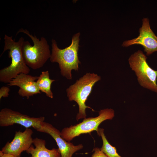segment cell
Returning <instances> with one entry per match:
<instances>
[{
    "label": "cell",
    "mask_w": 157,
    "mask_h": 157,
    "mask_svg": "<svg viewBox=\"0 0 157 157\" xmlns=\"http://www.w3.org/2000/svg\"><path fill=\"white\" fill-rule=\"evenodd\" d=\"M37 131L47 133L50 135L55 140L61 157H72L76 151L82 149L83 146L80 144L75 145L63 139L60 135V132L51 124L43 122Z\"/></svg>",
    "instance_id": "cell-10"
},
{
    "label": "cell",
    "mask_w": 157,
    "mask_h": 157,
    "mask_svg": "<svg viewBox=\"0 0 157 157\" xmlns=\"http://www.w3.org/2000/svg\"><path fill=\"white\" fill-rule=\"evenodd\" d=\"M43 116L35 117L7 108L1 109L0 111V126L6 127L18 124L26 129L32 127L36 131L41 126V123L44 121Z\"/></svg>",
    "instance_id": "cell-7"
},
{
    "label": "cell",
    "mask_w": 157,
    "mask_h": 157,
    "mask_svg": "<svg viewBox=\"0 0 157 157\" xmlns=\"http://www.w3.org/2000/svg\"><path fill=\"white\" fill-rule=\"evenodd\" d=\"M27 35L32 40V46L27 41H24L22 47V56L26 65L33 69H39L43 66L51 56L49 46L46 38L42 37L40 40L35 35H33L26 29H19L16 35L19 33Z\"/></svg>",
    "instance_id": "cell-3"
},
{
    "label": "cell",
    "mask_w": 157,
    "mask_h": 157,
    "mask_svg": "<svg viewBox=\"0 0 157 157\" xmlns=\"http://www.w3.org/2000/svg\"><path fill=\"white\" fill-rule=\"evenodd\" d=\"M46 141L38 138L33 139V144L26 151L31 157H61L58 149H49L46 147Z\"/></svg>",
    "instance_id": "cell-12"
},
{
    "label": "cell",
    "mask_w": 157,
    "mask_h": 157,
    "mask_svg": "<svg viewBox=\"0 0 157 157\" xmlns=\"http://www.w3.org/2000/svg\"><path fill=\"white\" fill-rule=\"evenodd\" d=\"M147 58L142 51L138 50L129 57V64L135 73L140 85L157 93V70L149 66Z\"/></svg>",
    "instance_id": "cell-5"
},
{
    "label": "cell",
    "mask_w": 157,
    "mask_h": 157,
    "mask_svg": "<svg viewBox=\"0 0 157 157\" xmlns=\"http://www.w3.org/2000/svg\"><path fill=\"white\" fill-rule=\"evenodd\" d=\"M100 79V76L97 74L86 73L66 89L69 100L75 101L78 105L79 111L76 117L77 121L80 119L86 118V108L94 111L91 108L86 105L85 102L94 85Z\"/></svg>",
    "instance_id": "cell-4"
},
{
    "label": "cell",
    "mask_w": 157,
    "mask_h": 157,
    "mask_svg": "<svg viewBox=\"0 0 157 157\" xmlns=\"http://www.w3.org/2000/svg\"><path fill=\"white\" fill-rule=\"evenodd\" d=\"M55 81L54 80L50 79L49 71H46L41 72L36 82L40 91L45 93L47 97L53 98V94L51 90V85Z\"/></svg>",
    "instance_id": "cell-13"
},
{
    "label": "cell",
    "mask_w": 157,
    "mask_h": 157,
    "mask_svg": "<svg viewBox=\"0 0 157 157\" xmlns=\"http://www.w3.org/2000/svg\"><path fill=\"white\" fill-rule=\"evenodd\" d=\"M94 153L92 157H108L99 148L95 147L94 148Z\"/></svg>",
    "instance_id": "cell-16"
},
{
    "label": "cell",
    "mask_w": 157,
    "mask_h": 157,
    "mask_svg": "<svg viewBox=\"0 0 157 157\" xmlns=\"http://www.w3.org/2000/svg\"><path fill=\"white\" fill-rule=\"evenodd\" d=\"M104 130L99 128L97 135L101 136L103 141V145L100 150L108 157H122L117 153L115 147L111 145L107 139L104 133Z\"/></svg>",
    "instance_id": "cell-14"
},
{
    "label": "cell",
    "mask_w": 157,
    "mask_h": 157,
    "mask_svg": "<svg viewBox=\"0 0 157 157\" xmlns=\"http://www.w3.org/2000/svg\"><path fill=\"white\" fill-rule=\"evenodd\" d=\"M80 35L78 32L73 35L71 44L63 49L58 47L54 40L51 41L50 60L52 63L57 62L58 64L61 74L68 79H72L71 71L74 69L78 71V65L81 64L78 56Z\"/></svg>",
    "instance_id": "cell-2"
},
{
    "label": "cell",
    "mask_w": 157,
    "mask_h": 157,
    "mask_svg": "<svg viewBox=\"0 0 157 157\" xmlns=\"http://www.w3.org/2000/svg\"><path fill=\"white\" fill-rule=\"evenodd\" d=\"M10 88L7 86H3L0 89V99L2 97H8L9 95Z\"/></svg>",
    "instance_id": "cell-15"
},
{
    "label": "cell",
    "mask_w": 157,
    "mask_h": 157,
    "mask_svg": "<svg viewBox=\"0 0 157 157\" xmlns=\"http://www.w3.org/2000/svg\"><path fill=\"white\" fill-rule=\"evenodd\" d=\"M4 46L1 56L6 50H9L8 56L11 58L9 66L0 70V81L5 83H9L13 79L21 73L28 74L30 72L29 67L25 63L22 52V47L24 41L21 37L18 42H15L10 37L5 34L4 37Z\"/></svg>",
    "instance_id": "cell-1"
},
{
    "label": "cell",
    "mask_w": 157,
    "mask_h": 157,
    "mask_svg": "<svg viewBox=\"0 0 157 157\" xmlns=\"http://www.w3.org/2000/svg\"><path fill=\"white\" fill-rule=\"evenodd\" d=\"M33 131L30 128L26 129L23 132L16 131L12 140L8 142L2 148L1 151L15 157H21L22 153L26 151L33 144Z\"/></svg>",
    "instance_id": "cell-9"
},
{
    "label": "cell",
    "mask_w": 157,
    "mask_h": 157,
    "mask_svg": "<svg viewBox=\"0 0 157 157\" xmlns=\"http://www.w3.org/2000/svg\"><path fill=\"white\" fill-rule=\"evenodd\" d=\"M142 26L139 29L138 36L132 39L124 41L122 46L127 47L133 44L142 46L146 55L149 56L157 51V37L150 28L149 20L147 18L142 19Z\"/></svg>",
    "instance_id": "cell-8"
},
{
    "label": "cell",
    "mask_w": 157,
    "mask_h": 157,
    "mask_svg": "<svg viewBox=\"0 0 157 157\" xmlns=\"http://www.w3.org/2000/svg\"><path fill=\"white\" fill-rule=\"evenodd\" d=\"M114 116V111L112 109L101 110L97 117L86 118L78 124L64 128L60 131V135L66 141L70 142L82 134L90 133L94 131L97 133L99 125L106 120L112 119Z\"/></svg>",
    "instance_id": "cell-6"
},
{
    "label": "cell",
    "mask_w": 157,
    "mask_h": 157,
    "mask_svg": "<svg viewBox=\"0 0 157 157\" xmlns=\"http://www.w3.org/2000/svg\"><path fill=\"white\" fill-rule=\"evenodd\" d=\"M0 157H15L13 155L10 154H5L1 150L0 151Z\"/></svg>",
    "instance_id": "cell-17"
},
{
    "label": "cell",
    "mask_w": 157,
    "mask_h": 157,
    "mask_svg": "<svg viewBox=\"0 0 157 157\" xmlns=\"http://www.w3.org/2000/svg\"><path fill=\"white\" fill-rule=\"evenodd\" d=\"M38 78V77L36 76L21 73L11 80L8 85L19 87V94L22 97H26L28 99L30 97L41 93L35 81Z\"/></svg>",
    "instance_id": "cell-11"
}]
</instances>
